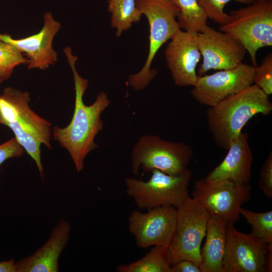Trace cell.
I'll list each match as a JSON object with an SVG mask.
<instances>
[{
  "mask_svg": "<svg viewBox=\"0 0 272 272\" xmlns=\"http://www.w3.org/2000/svg\"><path fill=\"white\" fill-rule=\"evenodd\" d=\"M64 52L72 70L75 90V103L73 117L64 127L55 126L52 129V136L60 146L69 153L78 173L84 169L86 156L98 148L95 139L103 128L101 119L102 113L110 103L107 95L101 92L94 102L86 105L83 96L89 82L81 77L76 68L78 57L74 56L70 47L64 49Z\"/></svg>",
  "mask_w": 272,
  "mask_h": 272,
  "instance_id": "1",
  "label": "cell"
},
{
  "mask_svg": "<svg viewBox=\"0 0 272 272\" xmlns=\"http://www.w3.org/2000/svg\"><path fill=\"white\" fill-rule=\"evenodd\" d=\"M27 91L8 87L0 94V124L8 127L14 138L35 162L42 177L41 146L52 148L51 124L30 107Z\"/></svg>",
  "mask_w": 272,
  "mask_h": 272,
  "instance_id": "2",
  "label": "cell"
},
{
  "mask_svg": "<svg viewBox=\"0 0 272 272\" xmlns=\"http://www.w3.org/2000/svg\"><path fill=\"white\" fill-rule=\"evenodd\" d=\"M271 111L268 96L253 84L209 107L208 129L216 145L227 150L252 117L258 114L267 115Z\"/></svg>",
  "mask_w": 272,
  "mask_h": 272,
  "instance_id": "3",
  "label": "cell"
},
{
  "mask_svg": "<svg viewBox=\"0 0 272 272\" xmlns=\"http://www.w3.org/2000/svg\"><path fill=\"white\" fill-rule=\"evenodd\" d=\"M148 21L150 27L148 55L142 69L129 76V85L134 90L145 89L156 76L151 66L159 49L180 30L177 21L179 9L171 0H135Z\"/></svg>",
  "mask_w": 272,
  "mask_h": 272,
  "instance_id": "4",
  "label": "cell"
},
{
  "mask_svg": "<svg viewBox=\"0 0 272 272\" xmlns=\"http://www.w3.org/2000/svg\"><path fill=\"white\" fill-rule=\"evenodd\" d=\"M220 31L239 41L248 53L254 66L262 47L272 46V0H256L245 8L233 10Z\"/></svg>",
  "mask_w": 272,
  "mask_h": 272,
  "instance_id": "5",
  "label": "cell"
},
{
  "mask_svg": "<svg viewBox=\"0 0 272 272\" xmlns=\"http://www.w3.org/2000/svg\"><path fill=\"white\" fill-rule=\"evenodd\" d=\"M193 153L191 147L185 143L143 135L132 149L131 172L137 174L141 167L146 172L157 169L171 175H180L188 169Z\"/></svg>",
  "mask_w": 272,
  "mask_h": 272,
  "instance_id": "6",
  "label": "cell"
},
{
  "mask_svg": "<svg viewBox=\"0 0 272 272\" xmlns=\"http://www.w3.org/2000/svg\"><path fill=\"white\" fill-rule=\"evenodd\" d=\"M151 172L146 181L133 177L124 180L126 193L140 210L164 205L177 209L189 197L188 186L192 172L189 168L178 175H169L157 169Z\"/></svg>",
  "mask_w": 272,
  "mask_h": 272,
  "instance_id": "7",
  "label": "cell"
},
{
  "mask_svg": "<svg viewBox=\"0 0 272 272\" xmlns=\"http://www.w3.org/2000/svg\"><path fill=\"white\" fill-rule=\"evenodd\" d=\"M177 213L175 232L169 247L171 264L187 259L199 266L201 244L210 215L196 199L190 197L177 208Z\"/></svg>",
  "mask_w": 272,
  "mask_h": 272,
  "instance_id": "8",
  "label": "cell"
},
{
  "mask_svg": "<svg viewBox=\"0 0 272 272\" xmlns=\"http://www.w3.org/2000/svg\"><path fill=\"white\" fill-rule=\"evenodd\" d=\"M251 190L249 183L242 184L228 180L211 182L203 178L195 181L192 197L210 215L234 225L240 218L242 206L250 200Z\"/></svg>",
  "mask_w": 272,
  "mask_h": 272,
  "instance_id": "9",
  "label": "cell"
},
{
  "mask_svg": "<svg viewBox=\"0 0 272 272\" xmlns=\"http://www.w3.org/2000/svg\"><path fill=\"white\" fill-rule=\"evenodd\" d=\"M177 214V209L169 205L155 207L146 213L132 211L128 217V228L137 247H169L175 232Z\"/></svg>",
  "mask_w": 272,
  "mask_h": 272,
  "instance_id": "10",
  "label": "cell"
},
{
  "mask_svg": "<svg viewBox=\"0 0 272 272\" xmlns=\"http://www.w3.org/2000/svg\"><path fill=\"white\" fill-rule=\"evenodd\" d=\"M255 67L242 62L232 69L198 76L190 94L200 104L213 106L253 85Z\"/></svg>",
  "mask_w": 272,
  "mask_h": 272,
  "instance_id": "11",
  "label": "cell"
},
{
  "mask_svg": "<svg viewBox=\"0 0 272 272\" xmlns=\"http://www.w3.org/2000/svg\"><path fill=\"white\" fill-rule=\"evenodd\" d=\"M268 245L252 233L240 232L233 224H228L222 272H266Z\"/></svg>",
  "mask_w": 272,
  "mask_h": 272,
  "instance_id": "12",
  "label": "cell"
},
{
  "mask_svg": "<svg viewBox=\"0 0 272 272\" xmlns=\"http://www.w3.org/2000/svg\"><path fill=\"white\" fill-rule=\"evenodd\" d=\"M197 45L202 62L197 71L202 76L209 70L234 68L242 63L246 50L237 40L207 26L197 36Z\"/></svg>",
  "mask_w": 272,
  "mask_h": 272,
  "instance_id": "13",
  "label": "cell"
},
{
  "mask_svg": "<svg viewBox=\"0 0 272 272\" xmlns=\"http://www.w3.org/2000/svg\"><path fill=\"white\" fill-rule=\"evenodd\" d=\"M197 34L180 29L171 38L165 50L167 67L177 86L193 87L197 80L196 67L201 57Z\"/></svg>",
  "mask_w": 272,
  "mask_h": 272,
  "instance_id": "14",
  "label": "cell"
},
{
  "mask_svg": "<svg viewBox=\"0 0 272 272\" xmlns=\"http://www.w3.org/2000/svg\"><path fill=\"white\" fill-rule=\"evenodd\" d=\"M44 24L36 34L20 39H14L8 34H1L0 40L12 44L26 55L28 69H47L57 60V53L53 48L54 36L61 24L50 12L43 16Z\"/></svg>",
  "mask_w": 272,
  "mask_h": 272,
  "instance_id": "15",
  "label": "cell"
},
{
  "mask_svg": "<svg viewBox=\"0 0 272 272\" xmlns=\"http://www.w3.org/2000/svg\"><path fill=\"white\" fill-rule=\"evenodd\" d=\"M227 150L221 163L203 179L211 182L228 180L242 184L249 183L253 155L248 134L242 131Z\"/></svg>",
  "mask_w": 272,
  "mask_h": 272,
  "instance_id": "16",
  "label": "cell"
},
{
  "mask_svg": "<svg viewBox=\"0 0 272 272\" xmlns=\"http://www.w3.org/2000/svg\"><path fill=\"white\" fill-rule=\"evenodd\" d=\"M70 232V224L60 219L42 246L15 263L16 272L58 271L59 257L69 240Z\"/></svg>",
  "mask_w": 272,
  "mask_h": 272,
  "instance_id": "17",
  "label": "cell"
},
{
  "mask_svg": "<svg viewBox=\"0 0 272 272\" xmlns=\"http://www.w3.org/2000/svg\"><path fill=\"white\" fill-rule=\"evenodd\" d=\"M205 243L200 249L201 272H222L223 261L228 238V224L210 215L208 219Z\"/></svg>",
  "mask_w": 272,
  "mask_h": 272,
  "instance_id": "18",
  "label": "cell"
},
{
  "mask_svg": "<svg viewBox=\"0 0 272 272\" xmlns=\"http://www.w3.org/2000/svg\"><path fill=\"white\" fill-rule=\"evenodd\" d=\"M169 247L155 246L141 259L116 268L118 272H170Z\"/></svg>",
  "mask_w": 272,
  "mask_h": 272,
  "instance_id": "19",
  "label": "cell"
},
{
  "mask_svg": "<svg viewBox=\"0 0 272 272\" xmlns=\"http://www.w3.org/2000/svg\"><path fill=\"white\" fill-rule=\"evenodd\" d=\"M111 26L116 30L117 37L128 30L133 23L139 22L143 15L135 0H108Z\"/></svg>",
  "mask_w": 272,
  "mask_h": 272,
  "instance_id": "20",
  "label": "cell"
},
{
  "mask_svg": "<svg viewBox=\"0 0 272 272\" xmlns=\"http://www.w3.org/2000/svg\"><path fill=\"white\" fill-rule=\"evenodd\" d=\"M178 8L177 21L180 29L197 33L207 26L208 16L197 0H171Z\"/></svg>",
  "mask_w": 272,
  "mask_h": 272,
  "instance_id": "21",
  "label": "cell"
},
{
  "mask_svg": "<svg viewBox=\"0 0 272 272\" xmlns=\"http://www.w3.org/2000/svg\"><path fill=\"white\" fill-rule=\"evenodd\" d=\"M240 214L252 228V234L267 243H272V211L254 212L241 208Z\"/></svg>",
  "mask_w": 272,
  "mask_h": 272,
  "instance_id": "22",
  "label": "cell"
},
{
  "mask_svg": "<svg viewBox=\"0 0 272 272\" xmlns=\"http://www.w3.org/2000/svg\"><path fill=\"white\" fill-rule=\"evenodd\" d=\"M27 61L17 48L0 40V85L11 77L17 66L25 64Z\"/></svg>",
  "mask_w": 272,
  "mask_h": 272,
  "instance_id": "23",
  "label": "cell"
},
{
  "mask_svg": "<svg viewBox=\"0 0 272 272\" xmlns=\"http://www.w3.org/2000/svg\"><path fill=\"white\" fill-rule=\"evenodd\" d=\"M232 1L248 5L256 0H197V2L205 10L208 18L222 26L230 20V15L225 13L224 9L228 3Z\"/></svg>",
  "mask_w": 272,
  "mask_h": 272,
  "instance_id": "24",
  "label": "cell"
},
{
  "mask_svg": "<svg viewBox=\"0 0 272 272\" xmlns=\"http://www.w3.org/2000/svg\"><path fill=\"white\" fill-rule=\"evenodd\" d=\"M253 84L268 96L272 94V54L268 53L259 66L255 67Z\"/></svg>",
  "mask_w": 272,
  "mask_h": 272,
  "instance_id": "25",
  "label": "cell"
},
{
  "mask_svg": "<svg viewBox=\"0 0 272 272\" xmlns=\"http://www.w3.org/2000/svg\"><path fill=\"white\" fill-rule=\"evenodd\" d=\"M258 186L264 195L272 197V152L270 151L260 171Z\"/></svg>",
  "mask_w": 272,
  "mask_h": 272,
  "instance_id": "26",
  "label": "cell"
},
{
  "mask_svg": "<svg viewBox=\"0 0 272 272\" xmlns=\"http://www.w3.org/2000/svg\"><path fill=\"white\" fill-rule=\"evenodd\" d=\"M25 150L14 137L0 145V165L9 159L22 156Z\"/></svg>",
  "mask_w": 272,
  "mask_h": 272,
  "instance_id": "27",
  "label": "cell"
},
{
  "mask_svg": "<svg viewBox=\"0 0 272 272\" xmlns=\"http://www.w3.org/2000/svg\"><path fill=\"white\" fill-rule=\"evenodd\" d=\"M170 272H201V271L199 266L194 262L187 259H182L171 265Z\"/></svg>",
  "mask_w": 272,
  "mask_h": 272,
  "instance_id": "28",
  "label": "cell"
},
{
  "mask_svg": "<svg viewBox=\"0 0 272 272\" xmlns=\"http://www.w3.org/2000/svg\"><path fill=\"white\" fill-rule=\"evenodd\" d=\"M0 272H16L15 260L0 262Z\"/></svg>",
  "mask_w": 272,
  "mask_h": 272,
  "instance_id": "29",
  "label": "cell"
},
{
  "mask_svg": "<svg viewBox=\"0 0 272 272\" xmlns=\"http://www.w3.org/2000/svg\"><path fill=\"white\" fill-rule=\"evenodd\" d=\"M265 271H272V243H268L266 255Z\"/></svg>",
  "mask_w": 272,
  "mask_h": 272,
  "instance_id": "30",
  "label": "cell"
}]
</instances>
